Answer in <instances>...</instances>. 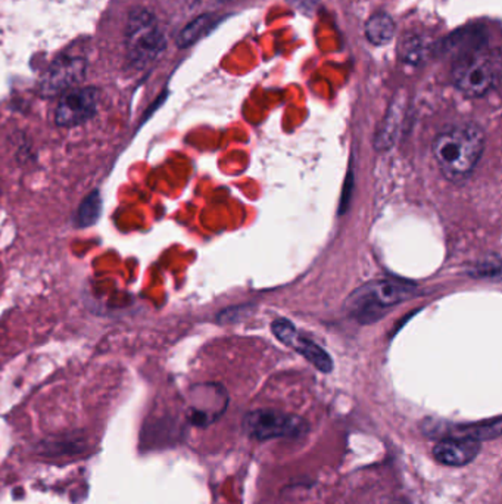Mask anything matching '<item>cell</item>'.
Listing matches in <instances>:
<instances>
[{
	"mask_svg": "<svg viewBox=\"0 0 502 504\" xmlns=\"http://www.w3.org/2000/svg\"><path fill=\"white\" fill-rule=\"evenodd\" d=\"M498 52L489 44H475L452 55L451 77L457 89L468 98H482L498 82Z\"/></svg>",
	"mask_w": 502,
	"mask_h": 504,
	"instance_id": "cell-2",
	"label": "cell"
},
{
	"mask_svg": "<svg viewBox=\"0 0 502 504\" xmlns=\"http://www.w3.org/2000/svg\"><path fill=\"white\" fill-rule=\"evenodd\" d=\"M229 404V395L219 383H208L196 388L191 420L196 426L215 422L224 413Z\"/></svg>",
	"mask_w": 502,
	"mask_h": 504,
	"instance_id": "cell-10",
	"label": "cell"
},
{
	"mask_svg": "<svg viewBox=\"0 0 502 504\" xmlns=\"http://www.w3.org/2000/svg\"><path fill=\"white\" fill-rule=\"evenodd\" d=\"M366 37L374 46H386L392 42L397 33V24L386 12H378L367 20L364 27Z\"/></svg>",
	"mask_w": 502,
	"mask_h": 504,
	"instance_id": "cell-14",
	"label": "cell"
},
{
	"mask_svg": "<svg viewBox=\"0 0 502 504\" xmlns=\"http://www.w3.org/2000/svg\"><path fill=\"white\" fill-rule=\"evenodd\" d=\"M395 504H408V503H407V501H404V500H398L397 503Z\"/></svg>",
	"mask_w": 502,
	"mask_h": 504,
	"instance_id": "cell-18",
	"label": "cell"
},
{
	"mask_svg": "<svg viewBox=\"0 0 502 504\" xmlns=\"http://www.w3.org/2000/svg\"><path fill=\"white\" fill-rule=\"evenodd\" d=\"M485 132L475 123L449 125L433 141L432 153L445 179L459 183L479 164L485 149Z\"/></svg>",
	"mask_w": 502,
	"mask_h": 504,
	"instance_id": "cell-1",
	"label": "cell"
},
{
	"mask_svg": "<svg viewBox=\"0 0 502 504\" xmlns=\"http://www.w3.org/2000/svg\"><path fill=\"white\" fill-rule=\"evenodd\" d=\"M86 59L80 56H63L47 68L40 80V92L46 96L65 94L82 82L86 75Z\"/></svg>",
	"mask_w": 502,
	"mask_h": 504,
	"instance_id": "cell-8",
	"label": "cell"
},
{
	"mask_svg": "<svg viewBox=\"0 0 502 504\" xmlns=\"http://www.w3.org/2000/svg\"><path fill=\"white\" fill-rule=\"evenodd\" d=\"M243 430L257 441L274 438H295L307 434L308 423L300 416L277 410H252L243 418Z\"/></svg>",
	"mask_w": 502,
	"mask_h": 504,
	"instance_id": "cell-5",
	"label": "cell"
},
{
	"mask_svg": "<svg viewBox=\"0 0 502 504\" xmlns=\"http://www.w3.org/2000/svg\"><path fill=\"white\" fill-rule=\"evenodd\" d=\"M99 90L94 87H75L64 94L55 110V122L61 127H75L89 122L99 106Z\"/></svg>",
	"mask_w": 502,
	"mask_h": 504,
	"instance_id": "cell-6",
	"label": "cell"
},
{
	"mask_svg": "<svg viewBox=\"0 0 502 504\" xmlns=\"http://www.w3.org/2000/svg\"><path fill=\"white\" fill-rule=\"evenodd\" d=\"M125 54L134 68L155 63L167 47L164 33L153 12L146 8L130 11L124 32Z\"/></svg>",
	"mask_w": 502,
	"mask_h": 504,
	"instance_id": "cell-4",
	"label": "cell"
},
{
	"mask_svg": "<svg viewBox=\"0 0 502 504\" xmlns=\"http://www.w3.org/2000/svg\"><path fill=\"white\" fill-rule=\"evenodd\" d=\"M471 278H499L501 274V262H499L498 255L489 258L487 262L476 264L475 269L470 272Z\"/></svg>",
	"mask_w": 502,
	"mask_h": 504,
	"instance_id": "cell-17",
	"label": "cell"
},
{
	"mask_svg": "<svg viewBox=\"0 0 502 504\" xmlns=\"http://www.w3.org/2000/svg\"><path fill=\"white\" fill-rule=\"evenodd\" d=\"M480 453V442L473 440H457L444 438L433 449V456L439 463L451 468H461L468 465Z\"/></svg>",
	"mask_w": 502,
	"mask_h": 504,
	"instance_id": "cell-11",
	"label": "cell"
},
{
	"mask_svg": "<svg viewBox=\"0 0 502 504\" xmlns=\"http://www.w3.org/2000/svg\"><path fill=\"white\" fill-rule=\"evenodd\" d=\"M102 212V200L99 192H94L83 201L77 212V226L89 227L96 223Z\"/></svg>",
	"mask_w": 502,
	"mask_h": 504,
	"instance_id": "cell-15",
	"label": "cell"
},
{
	"mask_svg": "<svg viewBox=\"0 0 502 504\" xmlns=\"http://www.w3.org/2000/svg\"><path fill=\"white\" fill-rule=\"evenodd\" d=\"M211 24L212 23H211L210 15L199 16L195 21H192L187 27L182 30L179 37H177V46L182 47V49L192 46V44L202 37L203 33H207L210 30Z\"/></svg>",
	"mask_w": 502,
	"mask_h": 504,
	"instance_id": "cell-16",
	"label": "cell"
},
{
	"mask_svg": "<svg viewBox=\"0 0 502 504\" xmlns=\"http://www.w3.org/2000/svg\"><path fill=\"white\" fill-rule=\"evenodd\" d=\"M405 105L404 101L399 98H395L389 110L386 113V117L383 118L382 125L378 130L376 137H374V145L376 148L389 149L392 148L393 143L397 141L398 134L401 132L402 122H404Z\"/></svg>",
	"mask_w": 502,
	"mask_h": 504,
	"instance_id": "cell-12",
	"label": "cell"
},
{
	"mask_svg": "<svg viewBox=\"0 0 502 504\" xmlns=\"http://www.w3.org/2000/svg\"><path fill=\"white\" fill-rule=\"evenodd\" d=\"M271 329H273L277 340L281 341L284 345L292 347L295 351L300 352V356H304V359L308 360L312 366H316L320 371L330 373L333 371V360H331L330 354L324 351L323 348L307 336L300 335L292 321L279 319V321H274Z\"/></svg>",
	"mask_w": 502,
	"mask_h": 504,
	"instance_id": "cell-9",
	"label": "cell"
},
{
	"mask_svg": "<svg viewBox=\"0 0 502 504\" xmlns=\"http://www.w3.org/2000/svg\"><path fill=\"white\" fill-rule=\"evenodd\" d=\"M416 292V285L395 279L371 281L359 286L348 297L345 310L348 316L362 325L382 319L395 305L407 301Z\"/></svg>",
	"mask_w": 502,
	"mask_h": 504,
	"instance_id": "cell-3",
	"label": "cell"
},
{
	"mask_svg": "<svg viewBox=\"0 0 502 504\" xmlns=\"http://www.w3.org/2000/svg\"><path fill=\"white\" fill-rule=\"evenodd\" d=\"M501 418H495L485 422L454 423L442 422L437 419H428L423 422V432L433 438H457V440H473V441H489L501 435Z\"/></svg>",
	"mask_w": 502,
	"mask_h": 504,
	"instance_id": "cell-7",
	"label": "cell"
},
{
	"mask_svg": "<svg viewBox=\"0 0 502 504\" xmlns=\"http://www.w3.org/2000/svg\"><path fill=\"white\" fill-rule=\"evenodd\" d=\"M433 42L423 35H407L398 44V56L402 63L411 67H418L425 64L430 56Z\"/></svg>",
	"mask_w": 502,
	"mask_h": 504,
	"instance_id": "cell-13",
	"label": "cell"
}]
</instances>
